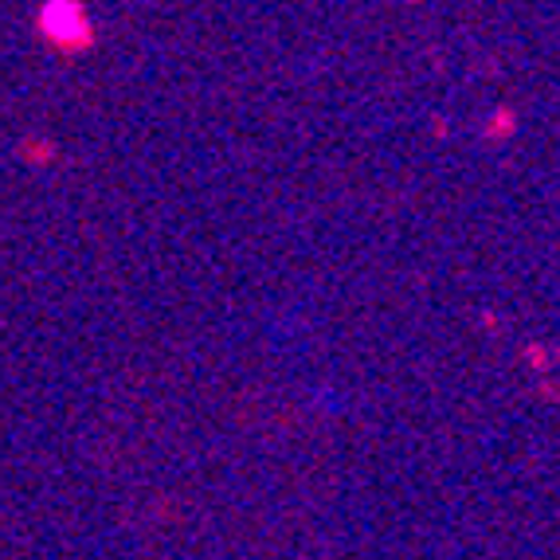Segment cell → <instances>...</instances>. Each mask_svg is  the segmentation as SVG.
<instances>
[{
    "instance_id": "1",
    "label": "cell",
    "mask_w": 560,
    "mask_h": 560,
    "mask_svg": "<svg viewBox=\"0 0 560 560\" xmlns=\"http://www.w3.org/2000/svg\"><path fill=\"white\" fill-rule=\"evenodd\" d=\"M39 24H44V36L56 39L67 51L91 44V28H86V16L75 0H51L44 9V16H39Z\"/></svg>"
}]
</instances>
